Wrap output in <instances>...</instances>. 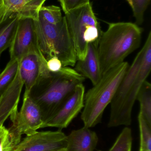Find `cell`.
Returning <instances> with one entry per match:
<instances>
[{
	"label": "cell",
	"instance_id": "cell-1",
	"mask_svg": "<svg viewBox=\"0 0 151 151\" xmlns=\"http://www.w3.org/2000/svg\"><path fill=\"white\" fill-rule=\"evenodd\" d=\"M85 78L68 66L58 72L43 73L27 95L40 110L43 126L58 111L76 86L83 83Z\"/></svg>",
	"mask_w": 151,
	"mask_h": 151
},
{
	"label": "cell",
	"instance_id": "cell-2",
	"mask_svg": "<svg viewBox=\"0 0 151 151\" xmlns=\"http://www.w3.org/2000/svg\"><path fill=\"white\" fill-rule=\"evenodd\" d=\"M142 29L134 23H109L98 47L102 75L124 62L140 47Z\"/></svg>",
	"mask_w": 151,
	"mask_h": 151
},
{
	"label": "cell",
	"instance_id": "cell-3",
	"mask_svg": "<svg viewBox=\"0 0 151 151\" xmlns=\"http://www.w3.org/2000/svg\"><path fill=\"white\" fill-rule=\"evenodd\" d=\"M129 66L127 62H124L110 69L85 94L84 107L81 115L84 127H94L101 122L104 111L111 104Z\"/></svg>",
	"mask_w": 151,
	"mask_h": 151
},
{
	"label": "cell",
	"instance_id": "cell-4",
	"mask_svg": "<svg viewBox=\"0 0 151 151\" xmlns=\"http://www.w3.org/2000/svg\"><path fill=\"white\" fill-rule=\"evenodd\" d=\"M34 24L38 46L46 60L56 57L63 66H74L77 55L64 16L57 24L47 23L39 17Z\"/></svg>",
	"mask_w": 151,
	"mask_h": 151
},
{
	"label": "cell",
	"instance_id": "cell-5",
	"mask_svg": "<svg viewBox=\"0 0 151 151\" xmlns=\"http://www.w3.org/2000/svg\"><path fill=\"white\" fill-rule=\"evenodd\" d=\"M68 30L76 50L77 60L82 61L88 44L99 42L103 32L91 3L65 13Z\"/></svg>",
	"mask_w": 151,
	"mask_h": 151
},
{
	"label": "cell",
	"instance_id": "cell-6",
	"mask_svg": "<svg viewBox=\"0 0 151 151\" xmlns=\"http://www.w3.org/2000/svg\"><path fill=\"white\" fill-rule=\"evenodd\" d=\"M143 56L139 73L132 88L117 116L109 121L108 127L129 126L132 123V112L137 94L151 70V32H150L142 47Z\"/></svg>",
	"mask_w": 151,
	"mask_h": 151
},
{
	"label": "cell",
	"instance_id": "cell-7",
	"mask_svg": "<svg viewBox=\"0 0 151 151\" xmlns=\"http://www.w3.org/2000/svg\"><path fill=\"white\" fill-rule=\"evenodd\" d=\"M12 125L10 128L18 135H29L41 128L43 124L41 112L38 106L27 95H24L19 112L17 109L10 115Z\"/></svg>",
	"mask_w": 151,
	"mask_h": 151
},
{
	"label": "cell",
	"instance_id": "cell-8",
	"mask_svg": "<svg viewBox=\"0 0 151 151\" xmlns=\"http://www.w3.org/2000/svg\"><path fill=\"white\" fill-rule=\"evenodd\" d=\"M66 137L61 129L37 131L21 140L14 151H54L65 149Z\"/></svg>",
	"mask_w": 151,
	"mask_h": 151
},
{
	"label": "cell",
	"instance_id": "cell-9",
	"mask_svg": "<svg viewBox=\"0 0 151 151\" xmlns=\"http://www.w3.org/2000/svg\"><path fill=\"white\" fill-rule=\"evenodd\" d=\"M31 52L41 53L37 42L34 20L30 18L19 19L16 35L9 47L10 59L20 61Z\"/></svg>",
	"mask_w": 151,
	"mask_h": 151
},
{
	"label": "cell",
	"instance_id": "cell-10",
	"mask_svg": "<svg viewBox=\"0 0 151 151\" xmlns=\"http://www.w3.org/2000/svg\"><path fill=\"white\" fill-rule=\"evenodd\" d=\"M85 91L83 83L78 84L56 115L42 128L50 127L62 130L67 128L83 109Z\"/></svg>",
	"mask_w": 151,
	"mask_h": 151
},
{
	"label": "cell",
	"instance_id": "cell-11",
	"mask_svg": "<svg viewBox=\"0 0 151 151\" xmlns=\"http://www.w3.org/2000/svg\"><path fill=\"white\" fill-rule=\"evenodd\" d=\"M49 71L47 60L42 53L31 52L19 61V72L25 86L24 95H27L43 73Z\"/></svg>",
	"mask_w": 151,
	"mask_h": 151
},
{
	"label": "cell",
	"instance_id": "cell-12",
	"mask_svg": "<svg viewBox=\"0 0 151 151\" xmlns=\"http://www.w3.org/2000/svg\"><path fill=\"white\" fill-rule=\"evenodd\" d=\"M143 56L142 48L129 66L120 83L119 84L114 96L111 103V114L109 121L113 120L117 116L122 107L130 89L134 84L139 73Z\"/></svg>",
	"mask_w": 151,
	"mask_h": 151
},
{
	"label": "cell",
	"instance_id": "cell-13",
	"mask_svg": "<svg viewBox=\"0 0 151 151\" xmlns=\"http://www.w3.org/2000/svg\"><path fill=\"white\" fill-rule=\"evenodd\" d=\"M98 42L88 44L85 58L82 61L77 60L74 65V70L84 78L89 79L93 85L99 82L103 76L98 51Z\"/></svg>",
	"mask_w": 151,
	"mask_h": 151
},
{
	"label": "cell",
	"instance_id": "cell-14",
	"mask_svg": "<svg viewBox=\"0 0 151 151\" xmlns=\"http://www.w3.org/2000/svg\"><path fill=\"white\" fill-rule=\"evenodd\" d=\"M23 86L18 70L12 82L0 97V127L3 126L6 119L17 109Z\"/></svg>",
	"mask_w": 151,
	"mask_h": 151
},
{
	"label": "cell",
	"instance_id": "cell-15",
	"mask_svg": "<svg viewBox=\"0 0 151 151\" xmlns=\"http://www.w3.org/2000/svg\"><path fill=\"white\" fill-rule=\"evenodd\" d=\"M46 1L4 0L3 20L12 14H17L19 19L30 18L34 20H37L40 9Z\"/></svg>",
	"mask_w": 151,
	"mask_h": 151
},
{
	"label": "cell",
	"instance_id": "cell-16",
	"mask_svg": "<svg viewBox=\"0 0 151 151\" xmlns=\"http://www.w3.org/2000/svg\"><path fill=\"white\" fill-rule=\"evenodd\" d=\"M66 151H94L98 142L96 132L83 127L73 130L66 137Z\"/></svg>",
	"mask_w": 151,
	"mask_h": 151
},
{
	"label": "cell",
	"instance_id": "cell-17",
	"mask_svg": "<svg viewBox=\"0 0 151 151\" xmlns=\"http://www.w3.org/2000/svg\"><path fill=\"white\" fill-rule=\"evenodd\" d=\"M19 17L12 14L0 22V57L2 53L9 48L15 37Z\"/></svg>",
	"mask_w": 151,
	"mask_h": 151
},
{
	"label": "cell",
	"instance_id": "cell-18",
	"mask_svg": "<svg viewBox=\"0 0 151 151\" xmlns=\"http://www.w3.org/2000/svg\"><path fill=\"white\" fill-rule=\"evenodd\" d=\"M136 100L140 104L139 113L151 127V84L146 80L143 83Z\"/></svg>",
	"mask_w": 151,
	"mask_h": 151
},
{
	"label": "cell",
	"instance_id": "cell-19",
	"mask_svg": "<svg viewBox=\"0 0 151 151\" xmlns=\"http://www.w3.org/2000/svg\"><path fill=\"white\" fill-rule=\"evenodd\" d=\"M21 140V137L10 128L0 127V151H14Z\"/></svg>",
	"mask_w": 151,
	"mask_h": 151
},
{
	"label": "cell",
	"instance_id": "cell-20",
	"mask_svg": "<svg viewBox=\"0 0 151 151\" xmlns=\"http://www.w3.org/2000/svg\"><path fill=\"white\" fill-rule=\"evenodd\" d=\"M19 68V61L10 59L5 69L0 73V95L9 87L15 79Z\"/></svg>",
	"mask_w": 151,
	"mask_h": 151
},
{
	"label": "cell",
	"instance_id": "cell-21",
	"mask_svg": "<svg viewBox=\"0 0 151 151\" xmlns=\"http://www.w3.org/2000/svg\"><path fill=\"white\" fill-rule=\"evenodd\" d=\"M39 17L45 22L53 25L60 23L63 19L60 8L54 5L43 6L39 11Z\"/></svg>",
	"mask_w": 151,
	"mask_h": 151
},
{
	"label": "cell",
	"instance_id": "cell-22",
	"mask_svg": "<svg viewBox=\"0 0 151 151\" xmlns=\"http://www.w3.org/2000/svg\"><path fill=\"white\" fill-rule=\"evenodd\" d=\"M132 142L133 137L131 129L126 127L118 136L112 147L108 151H131Z\"/></svg>",
	"mask_w": 151,
	"mask_h": 151
},
{
	"label": "cell",
	"instance_id": "cell-23",
	"mask_svg": "<svg viewBox=\"0 0 151 151\" xmlns=\"http://www.w3.org/2000/svg\"><path fill=\"white\" fill-rule=\"evenodd\" d=\"M138 120L140 134V150L151 151V127L140 113Z\"/></svg>",
	"mask_w": 151,
	"mask_h": 151
},
{
	"label": "cell",
	"instance_id": "cell-24",
	"mask_svg": "<svg viewBox=\"0 0 151 151\" xmlns=\"http://www.w3.org/2000/svg\"><path fill=\"white\" fill-rule=\"evenodd\" d=\"M133 13L135 19V23L141 25L144 20V15L150 0H131Z\"/></svg>",
	"mask_w": 151,
	"mask_h": 151
},
{
	"label": "cell",
	"instance_id": "cell-25",
	"mask_svg": "<svg viewBox=\"0 0 151 151\" xmlns=\"http://www.w3.org/2000/svg\"><path fill=\"white\" fill-rule=\"evenodd\" d=\"M65 13L90 3V0H58Z\"/></svg>",
	"mask_w": 151,
	"mask_h": 151
},
{
	"label": "cell",
	"instance_id": "cell-26",
	"mask_svg": "<svg viewBox=\"0 0 151 151\" xmlns=\"http://www.w3.org/2000/svg\"><path fill=\"white\" fill-rule=\"evenodd\" d=\"M47 66L48 70L52 73L58 72L63 67L60 60L56 57L47 60Z\"/></svg>",
	"mask_w": 151,
	"mask_h": 151
},
{
	"label": "cell",
	"instance_id": "cell-27",
	"mask_svg": "<svg viewBox=\"0 0 151 151\" xmlns=\"http://www.w3.org/2000/svg\"><path fill=\"white\" fill-rule=\"evenodd\" d=\"M4 11V0H0V22L3 20Z\"/></svg>",
	"mask_w": 151,
	"mask_h": 151
},
{
	"label": "cell",
	"instance_id": "cell-28",
	"mask_svg": "<svg viewBox=\"0 0 151 151\" xmlns=\"http://www.w3.org/2000/svg\"><path fill=\"white\" fill-rule=\"evenodd\" d=\"M126 1H127L128 3L129 4L130 7H131L132 8V2H131V0H126Z\"/></svg>",
	"mask_w": 151,
	"mask_h": 151
},
{
	"label": "cell",
	"instance_id": "cell-29",
	"mask_svg": "<svg viewBox=\"0 0 151 151\" xmlns=\"http://www.w3.org/2000/svg\"><path fill=\"white\" fill-rule=\"evenodd\" d=\"M54 151H66L65 149H63V150H59Z\"/></svg>",
	"mask_w": 151,
	"mask_h": 151
},
{
	"label": "cell",
	"instance_id": "cell-30",
	"mask_svg": "<svg viewBox=\"0 0 151 151\" xmlns=\"http://www.w3.org/2000/svg\"><path fill=\"white\" fill-rule=\"evenodd\" d=\"M139 151H146L139 150Z\"/></svg>",
	"mask_w": 151,
	"mask_h": 151
},
{
	"label": "cell",
	"instance_id": "cell-31",
	"mask_svg": "<svg viewBox=\"0 0 151 151\" xmlns=\"http://www.w3.org/2000/svg\"><path fill=\"white\" fill-rule=\"evenodd\" d=\"M98 151H101V150H98Z\"/></svg>",
	"mask_w": 151,
	"mask_h": 151
},
{
	"label": "cell",
	"instance_id": "cell-32",
	"mask_svg": "<svg viewBox=\"0 0 151 151\" xmlns=\"http://www.w3.org/2000/svg\"><path fill=\"white\" fill-rule=\"evenodd\" d=\"M0 73H1V70H0Z\"/></svg>",
	"mask_w": 151,
	"mask_h": 151
},
{
	"label": "cell",
	"instance_id": "cell-33",
	"mask_svg": "<svg viewBox=\"0 0 151 151\" xmlns=\"http://www.w3.org/2000/svg\"><path fill=\"white\" fill-rule=\"evenodd\" d=\"M1 95H0V97H1Z\"/></svg>",
	"mask_w": 151,
	"mask_h": 151
}]
</instances>
